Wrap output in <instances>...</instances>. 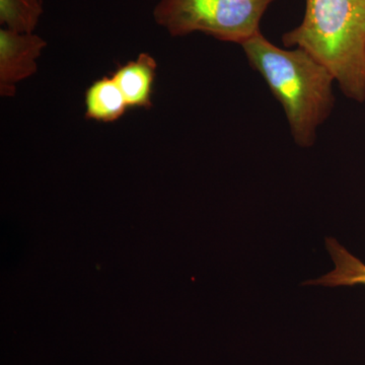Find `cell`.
I'll return each instance as SVG.
<instances>
[{
	"instance_id": "obj_1",
	"label": "cell",
	"mask_w": 365,
	"mask_h": 365,
	"mask_svg": "<svg viewBox=\"0 0 365 365\" xmlns=\"http://www.w3.org/2000/svg\"><path fill=\"white\" fill-rule=\"evenodd\" d=\"M242 47L250 66L263 76L282 105L295 143L302 148L314 145L317 128L335 102L333 74L306 50L282 49L261 32Z\"/></svg>"
},
{
	"instance_id": "obj_2",
	"label": "cell",
	"mask_w": 365,
	"mask_h": 365,
	"mask_svg": "<svg viewBox=\"0 0 365 365\" xmlns=\"http://www.w3.org/2000/svg\"><path fill=\"white\" fill-rule=\"evenodd\" d=\"M325 66L346 97L365 101V0H306L304 20L282 37Z\"/></svg>"
},
{
	"instance_id": "obj_3",
	"label": "cell",
	"mask_w": 365,
	"mask_h": 365,
	"mask_svg": "<svg viewBox=\"0 0 365 365\" xmlns=\"http://www.w3.org/2000/svg\"><path fill=\"white\" fill-rule=\"evenodd\" d=\"M274 0H160L158 25L172 36L201 32L242 45L260 33L262 16Z\"/></svg>"
},
{
	"instance_id": "obj_4",
	"label": "cell",
	"mask_w": 365,
	"mask_h": 365,
	"mask_svg": "<svg viewBox=\"0 0 365 365\" xmlns=\"http://www.w3.org/2000/svg\"><path fill=\"white\" fill-rule=\"evenodd\" d=\"M47 45L34 33L0 31V95L14 97L16 83L37 71V59Z\"/></svg>"
},
{
	"instance_id": "obj_5",
	"label": "cell",
	"mask_w": 365,
	"mask_h": 365,
	"mask_svg": "<svg viewBox=\"0 0 365 365\" xmlns=\"http://www.w3.org/2000/svg\"><path fill=\"white\" fill-rule=\"evenodd\" d=\"M157 61L150 54L141 53L135 60L119 66L112 78L123 93L128 108L153 107V86L157 76Z\"/></svg>"
},
{
	"instance_id": "obj_6",
	"label": "cell",
	"mask_w": 365,
	"mask_h": 365,
	"mask_svg": "<svg viewBox=\"0 0 365 365\" xmlns=\"http://www.w3.org/2000/svg\"><path fill=\"white\" fill-rule=\"evenodd\" d=\"M86 118L112 123L123 116L128 109L123 93L112 76H104L91 83L86 91Z\"/></svg>"
},
{
	"instance_id": "obj_7",
	"label": "cell",
	"mask_w": 365,
	"mask_h": 365,
	"mask_svg": "<svg viewBox=\"0 0 365 365\" xmlns=\"http://www.w3.org/2000/svg\"><path fill=\"white\" fill-rule=\"evenodd\" d=\"M326 247L334 262L333 271L319 279L307 281L306 285L339 287L365 285V264L333 237H327Z\"/></svg>"
},
{
	"instance_id": "obj_8",
	"label": "cell",
	"mask_w": 365,
	"mask_h": 365,
	"mask_svg": "<svg viewBox=\"0 0 365 365\" xmlns=\"http://www.w3.org/2000/svg\"><path fill=\"white\" fill-rule=\"evenodd\" d=\"M42 14V0H0V24L16 32L33 33Z\"/></svg>"
}]
</instances>
